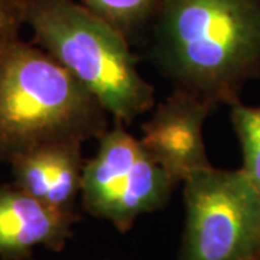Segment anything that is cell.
I'll return each mask as SVG.
<instances>
[{
  "label": "cell",
  "mask_w": 260,
  "mask_h": 260,
  "mask_svg": "<svg viewBox=\"0 0 260 260\" xmlns=\"http://www.w3.org/2000/svg\"><path fill=\"white\" fill-rule=\"evenodd\" d=\"M152 26L159 73L215 109L260 75V0H164Z\"/></svg>",
  "instance_id": "6da1fadb"
},
{
  "label": "cell",
  "mask_w": 260,
  "mask_h": 260,
  "mask_svg": "<svg viewBox=\"0 0 260 260\" xmlns=\"http://www.w3.org/2000/svg\"><path fill=\"white\" fill-rule=\"evenodd\" d=\"M109 116L42 48L19 38L0 49V165L44 143L99 139Z\"/></svg>",
  "instance_id": "7a4b0ae2"
},
{
  "label": "cell",
  "mask_w": 260,
  "mask_h": 260,
  "mask_svg": "<svg viewBox=\"0 0 260 260\" xmlns=\"http://www.w3.org/2000/svg\"><path fill=\"white\" fill-rule=\"evenodd\" d=\"M23 23L42 48L124 124L155 104L129 39L75 0H22Z\"/></svg>",
  "instance_id": "3957f363"
},
{
  "label": "cell",
  "mask_w": 260,
  "mask_h": 260,
  "mask_svg": "<svg viewBox=\"0 0 260 260\" xmlns=\"http://www.w3.org/2000/svg\"><path fill=\"white\" fill-rule=\"evenodd\" d=\"M182 185L179 260H260V191L242 168H201Z\"/></svg>",
  "instance_id": "277c9868"
},
{
  "label": "cell",
  "mask_w": 260,
  "mask_h": 260,
  "mask_svg": "<svg viewBox=\"0 0 260 260\" xmlns=\"http://www.w3.org/2000/svg\"><path fill=\"white\" fill-rule=\"evenodd\" d=\"M114 121L97 139L95 155L84 164L81 201L90 215L127 233L139 217L165 208L178 185L124 123Z\"/></svg>",
  "instance_id": "5b68a950"
},
{
  "label": "cell",
  "mask_w": 260,
  "mask_h": 260,
  "mask_svg": "<svg viewBox=\"0 0 260 260\" xmlns=\"http://www.w3.org/2000/svg\"><path fill=\"white\" fill-rule=\"evenodd\" d=\"M213 104L174 90L142 124V145L150 158L179 185L197 169L211 167L203 129Z\"/></svg>",
  "instance_id": "8992f818"
},
{
  "label": "cell",
  "mask_w": 260,
  "mask_h": 260,
  "mask_svg": "<svg viewBox=\"0 0 260 260\" xmlns=\"http://www.w3.org/2000/svg\"><path fill=\"white\" fill-rule=\"evenodd\" d=\"M77 221L78 213L58 211L15 184H0V260L32 257L37 247L61 251Z\"/></svg>",
  "instance_id": "52a82bcc"
},
{
  "label": "cell",
  "mask_w": 260,
  "mask_h": 260,
  "mask_svg": "<svg viewBox=\"0 0 260 260\" xmlns=\"http://www.w3.org/2000/svg\"><path fill=\"white\" fill-rule=\"evenodd\" d=\"M81 142H51L30 148L10 159L13 184L48 207L77 213L81 195L83 152Z\"/></svg>",
  "instance_id": "ba28073f"
},
{
  "label": "cell",
  "mask_w": 260,
  "mask_h": 260,
  "mask_svg": "<svg viewBox=\"0 0 260 260\" xmlns=\"http://www.w3.org/2000/svg\"><path fill=\"white\" fill-rule=\"evenodd\" d=\"M162 2L164 0H81L85 8L120 30L127 39L153 23Z\"/></svg>",
  "instance_id": "9c48e42d"
},
{
  "label": "cell",
  "mask_w": 260,
  "mask_h": 260,
  "mask_svg": "<svg viewBox=\"0 0 260 260\" xmlns=\"http://www.w3.org/2000/svg\"><path fill=\"white\" fill-rule=\"evenodd\" d=\"M230 107L233 127L243 150L242 169L260 191V107H249L240 102Z\"/></svg>",
  "instance_id": "30bf717a"
},
{
  "label": "cell",
  "mask_w": 260,
  "mask_h": 260,
  "mask_svg": "<svg viewBox=\"0 0 260 260\" xmlns=\"http://www.w3.org/2000/svg\"><path fill=\"white\" fill-rule=\"evenodd\" d=\"M23 25L22 0H0V49L20 38Z\"/></svg>",
  "instance_id": "8fae6325"
},
{
  "label": "cell",
  "mask_w": 260,
  "mask_h": 260,
  "mask_svg": "<svg viewBox=\"0 0 260 260\" xmlns=\"http://www.w3.org/2000/svg\"><path fill=\"white\" fill-rule=\"evenodd\" d=\"M19 260H37V259H35V257L32 256V257H26V259H19Z\"/></svg>",
  "instance_id": "7c38bea8"
}]
</instances>
